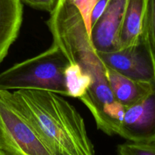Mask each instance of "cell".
Listing matches in <instances>:
<instances>
[{
    "label": "cell",
    "instance_id": "8fae6325",
    "mask_svg": "<svg viewBox=\"0 0 155 155\" xmlns=\"http://www.w3.org/2000/svg\"><path fill=\"white\" fill-rule=\"evenodd\" d=\"M65 80L68 97L78 99L85 95L93 83L91 76L77 64L68 65L65 72Z\"/></svg>",
    "mask_w": 155,
    "mask_h": 155
},
{
    "label": "cell",
    "instance_id": "3957f363",
    "mask_svg": "<svg viewBox=\"0 0 155 155\" xmlns=\"http://www.w3.org/2000/svg\"><path fill=\"white\" fill-rule=\"evenodd\" d=\"M68 65L65 56L53 45L43 52L2 72L0 90L46 91L68 97L65 72Z\"/></svg>",
    "mask_w": 155,
    "mask_h": 155
},
{
    "label": "cell",
    "instance_id": "30bf717a",
    "mask_svg": "<svg viewBox=\"0 0 155 155\" xmlns=\"http://www.w3.org/2000/svg\"><path fill=\"white\" fill-rule=\"evenodd\" d=\"M148 0H126L119 36V50L133 45L142 33L147 21Z\"/></svg>",
    "mask_w": 155,
    "mask_h": 155
},
{
    "label": "cell",
    "instance_id": "52a82bcc",
    "mask_svg": "<svg viewBox=\"0 0 155 155\" xmlns=\"http://www.w3.org/2000/svg\"><path fill=\"white\" fill-rule=\"evenodd\" d=\"M126 0H109L104 12L91 27V42L98 53L119 50V36Z\"/></svg>",
    "mask_w": 155,
    "mask_h": 155
},
{
    "label": "cell",
    "instance_id": "8992f818",
    "mask_svg": "<svg viewBox=\"0 0 155 155\" xmlns=\"http://www.w3.org/2000/svg\"><path fill=\"white\" fill-rule=\"evenodd\" d=\"M118 135L135 143L155 142V83L145 97L126 107Z\"/></svg>",
    "mask_w": 155,
    "mask_h": 155
},
{
    "label": "cell",
    "instance_id": "9a60e30c",
    "mask_svg": "<svg viewBox=\"0 0 155 155\" xmlns=\"http://www.w3.org/2000/svg\"><path fill=\"white\" fill-rule=\"evenodd\" d=\"M33 8L51 12L56 7L58 0H21Z\"/></svg>",
    "mask_w": 155,
    "mask_h": 155
},
{
    "label": "cell",
    "instance_id": "9c48e42d",
    "mask_svg": "<svg viewBox=\"0 0 155 155\" xmlns=\"http://www.w3.org/2000/svg\"><path fill=\"white\" fill-rule=\"evenodd\" d=\"M106 77L113 97L126 108L136 104L145 97L151 91L155 83L132 80L106 66Z\"/></svg>",
    "mask_w": 155,
    "mask_h": 155
},
{
    "label": "cell",
    "instance_id": "4fadbf2b",
    "mask_svg": "<svg viewBox=\"0 0 155 155\" xmlns=\"http://www.w3.org/2000/svg\"><path fill=\"white\" fill-rule=\"evenodd\" d=\"M74 6L81 13L84 21L88 31L91 34V16L92 11L100 0H67Z\"/></svg>",
    "mask_w": 155,
    "mask_h": 155
},
{
    "label": "cell",
    "instance_id": "2e32d148",
    "mask_svg": "<svg viewBox=\"0 0 155 155\" xmlns=\"http://www.w3.org/2000/svg\"><path fill=\"white\" fill-rule=\"evenodd\" d=\"M109 0H100V1L97 3L95 7H94V9H93L92 13H91V27H92L93 24H94V23L99 19V18L102 15V14L104 12L108 3H109Z\"/></svg>",
    "mask_w": 155,
    "mask_h": 155
},
{
    "label": "cell",
    "instance_id": "ba28073f",
    "mask_svg": "<svg viewBox=\"0 0 155 155\" xmlns=\"http://www.w3.org/2000/svg\"><path fill=\"white\" fill-rule=\"evenodd\" d=\"M22 21L21 0H0V64L16 40Z\"/></svg>",
    "mask_w": 155,
    "mask_h": 155
},
{
    "label": "cell",
    "instance_id": "5b68a950",
    "mask_svg": "<svg viewBox=\"0 0 155 155\" xmlns=\"http://www.w3.org/2000/svg\"><path fill=\"white\" fill-rule=\"evenodd\" d=\"M98 54L106 67L132 80L155 83V50L150 39L147 21L142 33L133 45L113 52Z\"/></svg>",
    "mask_w": 155,
    "mask_h": 155
},
{
    "label": "cell",
    "instance_id": "5bb4252c",
    "mask_svg": "<svg viewBox=\"0 0 155 155\" xmlns=\"http://www.w3.org/2000/svg\"><path fill=\"white\" fill-rule=\"evenodd\" d=\"M147 23L150 41L155 50V0H148Z\"/></svg>",
    "mask_w": 155,
    "mask_h": 155
},
{
    "label": "cell",
    "instance_id": "7c38bea8",
    "mask_svg": "<svg viewBox=\"0 0 155 155\" xmlns=\"http://www.w3.org/2000/svg\"><path fill=\"white\" fill-rule=\"evenodd\" d=\"M118 155H155V142L135 143L127 142L117 147Z\"/></svg>",
    "mask_w": 155,
    "mask_h": 155
},
{
    "label": "cell",
    "instance_id": "277c9868",
    "mask_svg": "<svg viewBox=\"0 0 155 155\" xmlns=\"http://www.w3.org/2000/svg\"><path fill=\"white\" fill-rule=\"evenodd\" d=\"M0 148L9 155H56L27 117L0 90Z\"/></svg>",
    "mask_w": 155,
    "mask_h": 155
},
{
    "label": "cell",
    "instance_id": "7a4b0ae2",
    "mask_svg": "<svg viewBox=\"0 0 155 155\" xmlns=\"http://www.w3.org/2000/svg\"><path fill=\"white\" fill-rule=\"evenodd\" d=\"M46 24L53 37V45L59 48L69 64H77L89 74L92 84L107 81L106 65L91 42L83 17L67 0H58L50 12Z\"/></svg>",
    "mask_w": 155,
    "mask_h": 155
},
{
    "label": "cell",
    "instance_id": "e0dca14e",
    "mask_svg": "<svg viewBox=\"0 0 155 155\" xmlns=\"http://www.w3.org/2000/svg\"><path fill=\"white\" fill-rule=\"evenodd\" d=\"M0 155H9V154H8L7 153L5 152L3 150H2L1 148H0Z\"/></svg>",
    "mask_w": 155,
    "mask_h": 155
},
{
    "label": "cell",
    "instance_id": "6da1fadb",
    "mask_svg": "<svg viewBox=\"0 0 155 155\" xmlns=\"http://www.w3.org/2000/svg\"><path fill=\"white\" fill-rule=\"evenodd\" d=\"M9 95L56 155H95L83 117L63 97L36 90L14 91Z\"/></svg>",
    "mask_w": 155,
    "mask_h": 155
}]
</instances>
